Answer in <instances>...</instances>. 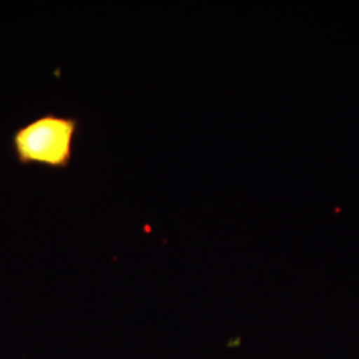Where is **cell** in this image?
Here are the masks:
<instances>
[{"instance_id":"obj_1","label":"cell","mask_w":359,"mask_h":359,"mask_svg":"<svg viewBox=\"0 0 359 359\" xmlns=\"http://www.w3.org/2000/svg\"><path fill=\"white\" fill-rule=\"evenodd\" d=\"M80 125L75 116L45 113L15 130L11 137L14 157L21 165L67 169Z\"/></svg>"}]
</instances>
